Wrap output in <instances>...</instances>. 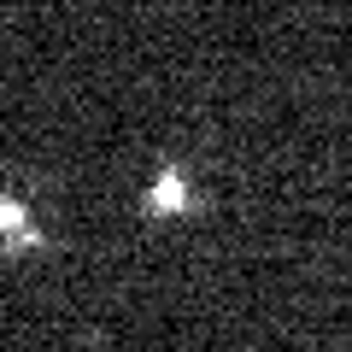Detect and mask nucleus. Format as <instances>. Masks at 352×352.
Wrapping results in <instances>:
<instances>
[{"mask_svg":"<svg viewBox=\"0 0 352 352\" xmlns=\"http://www.w3.org/2000/svg\"><path fill=\"white\" fill-rule=\"evenodd\" d=\"M36 241H41V229L30 217V206L18 194H0V247H36Z\"/></svg>","mask_w":352,"mask_h":352,"instance_id":"obj_1","label":"nucleus"},{"mask_svg":"<svg viewBox=\"0 0 352 352\" xmlns=\"http://www.w3.org/2000/svg\"><path fill=\"white\" fill-rule=\"evenodd\" d=\"M147 206H153V212H164V217H176L182 206H188V182H182L176 170L153 176V194H147Z\"/></svg>","mask_w":352,"mask_h":352,"instance_id":"obj_2","label":"nucleus"}]
</instances>
